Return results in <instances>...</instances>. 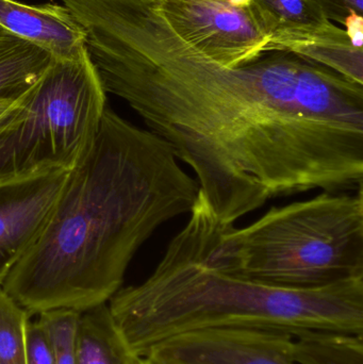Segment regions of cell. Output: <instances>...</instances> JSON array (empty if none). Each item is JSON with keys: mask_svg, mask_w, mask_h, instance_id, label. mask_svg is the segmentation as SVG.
I'll list each match as a JSON object with an SVG mask.
<instances>
[{"mask_svg": "<svg viewBox=\"0 0 363 364\" xmlns=\"http://www.w3.org/2000/svg\"><path fill=\"white\" fill-rule=\"evenodd\" d=\"M215 267L278 288L311 290L363 278V195L323 192L272 207L244 228L200 207Z\"/></svg>", "mask_w": 363, "mask_h": 364, "instance_id": "277c9868", "label": "cell"}, {"mask_svg": "<svg viewBox=\"0 0 363 364\" xmlns=\"http://www.w3.org/2000/svg\"><path fill=\"white\" fill-rule=\"evenodd\" d=\"M298 364H363V336L309 329L293 336Z\"/></svg>", "mask_w": 363, "mask_h": 364, "instance_id": "7c38bea8", "label": "cell"}, {"mask_svg": "<svg viewBox=\"0 0 363 364\" xmlns=\"http://www.w3.org/2000/svg\"><path fill=\"white\" fill-rule=\"evenodd\" d=\"M178 161L163 139L107 107L48 225L0 284L4 292L30 316L108 303L139 248L197 199L200 184Z\"/></svg>", "mask_w": 363, "mask_h": 364, "instance_id": "7a4b0ae2", "label": "cell"}, {"mask_svg": "<svg viewBox=\"0 0 363 364\" xmlns=\"http://www.w3.org/2000/svg\"><path fill=\"white\" fill-rule=\"evenodd\" d=\"M328 21L345 25L352 13L363 15V0H315Z\"/></svg>", "mask_w": 363, "mask_h": 364, "instance_id": "e0dca14e", "label": "cell"}, {"mask_svg": "<svg viewBox=\"0 0 363 364\" xmlns=\"http://www.w3.org/2000/svg\"><path fill=\"white\" fill-rule=\"evenodd\" d=\"M347 27V36L352 44L357 48H362L363 42V15L358 13H352L345 23Z\"/></svg>", "mask_w": 363, "mask_h": 364, "instance_id": "ac0fdd59", "label": "cell"}, {"mask_svg": "<svg viewBox=\"0 0 363 364\" xmlns=\"http://www.w3.org/2000/svg\"><path fill=\"white\" fill-rule=\"evenodd\" d=\"M80 314L60 309L38 314L50 338L55 364H75V340Z\"/></svg>", "mask_w": 363, "mask_h": 364, "instance_id": "9a60e30c", "label": "cell"}, {"mask_svg": "<svg viewBox=\"0 0 363 364\" xmlns=\"http://www.w3.org/2000/svg\"><path fill=\"white\" fill-rule=\"evenodd\" d=\"M29 318L0 286V364H28Z\"/></svg>", "mask_w": 363, "mask_h": 364, "instance_id": "5bb4252c", "label": "cell"}, {"mask_svg": "<svg viewBox=\"0 0 363 364\" xmlns=\"http://www.w3.org/2000/svg\"><path fill=\"white\" fill-rule=\"evenodd\" d=\"M6 33V30L2 29L1 27H0V38H1L2 36H4V34Z\"/></svg>", "mask_w": 363, "mask_h": 364, "instance_id": "44dd1931", "label": "cell"}, {"mask_svg": "<svg viewBox=\"0 0 363 364\" xmlns=\"http://www.w3.org/2000/svg\"><path fill=\"white\" fill-rule=\"evenodd\" d=\"M117 328L108 305L81 312L75 340V364H139Z\"/></svg>", "mask_w": 363, "mask_h": 364, "instance_id": "8fae6325", "label": "cell"}, {"mask_svg": "<svg viewBox=\"0 0 363 364\" xmlns=\"http://www.w3.org/2000/svg\"><path fill=\"white\" fill-rule=\"evenodd\" d=\"M271 31L305 33L332 25L315 0H251Z\"/></svg>", "mask_w": 363, "mask_h": 364, "instance_id": "4fadbf2b", "label": "cell"}, {"mask_svg": "<svg viewBox=\"0 0 363 364\" xmlns=\"http://www.w3.org/2000/svg\"><path fill=\"white\" fill-rule=\"evenodd\" d=\"M28 364H55L48 331L40 322H29L27 336Z\"/></svg>", "mask_w": 363, "mask_h": 364, "instance_id": "2e32d148", "label": "cell"}, {"mask_svg": "<svg viewBox=\"0 0 363 364\" xmlns=\"http://www.w3.org/2000/svg\"><path fill=\"white\" fill-rule=\"evenodd\" d=\"M226 1L232 6H238V8H245V6H251V0H226Z\"/></svg>", "mask_w": 363, "mask_h": 364, "instance_id": "d6986e66", "label": "cell"}, {"mask_svg": "<svg viewBox=\"0 0 363 364\" xmlns=\"http://www.w3.org/2000/svg\"><path fill=\"white\" fill-rule=\"evenodd\" d=\"M70 171L43 168L0 181V284L46 228Z\"/></svg>", "mask_w": 363, "mask_h": 364, "instance_id": "ba28073f", "label": "cell"}, {"mask_svg": "<svg viewBox=\"0 0 363 364\" xmlns=\"http://www.w3.org/2000/svg\"><path fill=\"white\" fill-rule=\"evenodd\" d=\"M0 27L50 53L55 59H74L85 53V33L65 6H28L0 0Z\"/></svg>", "mask_w": 363, "mask_h": 364, "instance_id": "9c48e42d", "label": "cell"}, {"mask_svg": "<svg viewBox=\"0 0 363 364\" xmlns=\"http://www.w3.org/2000/svg\"><path fill=\"white\" fill-rule=\"evenodd\" d=\"M139 364H153L151 363H148V361L145 360V359L141 358L140 363Z\"/></svg>", "mask_w": 363, "mask_h": 364, "instance_id": "ffe728a7", "label": "cell"}, {"mask_svg": "<svg viewBox=\"0 0 363 364\" xmlns=\"http://www.w3.org/2000/svg\"><path fill=\"white\" fill-rule=\"evenodd\" d=\"M173 31L224 66L246 63L266 50L271 31L253 4L226 0H155Z\"/></svg>", "mask_w": 363, "mask_h": 364, "instance_id": "8992f818", "label": "cell"}, {"mask_svg": "<svg viewBox=\"0 0 363 364\" xmlns=\"http://www.w3.org/2000/svg\"><path fill=\"white\" fill-rule=\"evenodd\" d=\"M143 359L153 364H298L291 333L251 328L180 333L153 346Z\"/></svg>", "mask_w": 363, "mask_h": 364, "instance_id": "52a82bcc", "label": "cell"}, {"mask_svg": "<svg viewBox=\"0 0 363 364\" xmlns=\"http://www.w3.org/2000/svg\"><path fill=\"white\" fill-rule=\"evenodd\" d=\"M106 108V91L87 50L74 59L53 58L0 117V181L74 168L97 134Z\"/></svg>", "mask_w": 363, "mask_h": 364, "instance_id": "5b68a950", "label": "cell"}, {"mask_svg": "<svg viewBox=\"0 0 363 364\" xmlns=\"http://www.w3.org/2000/svg\"><path fill=\"white\" fill-rule=\"evenodd\" d=\"M106 93L194 171L224 223L270 199L363 184V85L286 50L224 66L179 38L155 0H62Z\"/></svg>", "mask_w": 363, "mask_h": 364, "instance_id": "6da1fadb", "label": "cell"}, {"mask_svg": "<svg viewBox=\"0 0 363 364\" xmlns=\"http://www.w3.org/2000/svg\"><path fill=\"white\" fill-rule=\"evenodd\" d=\"M266 50L290 51L363 85V49L354 46L347 31L332 23L320 31L272 34Z\"/></svg>", "mask_w": 363, "mask_h": 364, "instance_id": "30bf717a", "label": "cell"}, {"mask_svg": "<svg viewBox=\"0 0 363 364\" xmlns=\"http://www.w3.org/2000/svg\"><path fill=\"white\" fill-rule=\"evenodd\" d=\"M111 316L136 356L189 331L326 329L363 336V278L311 290L278 288L221 271L209 261L194 203L153 273L109 301Z\"/></svg>", "mask_w": 363, "mask_h": 364, "instance_id": "3957f363", "label": "cell"}]
</instances>
